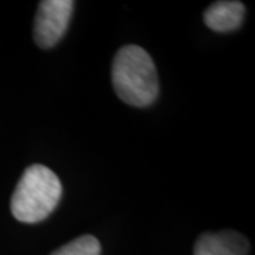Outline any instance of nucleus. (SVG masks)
<instances>
[{
  "instance_id": "f03ea898",
  "label": "nucleus",
  "mask_w": 255,
  "mask_h": 255,
  "mask_svg": "<svg viewBox=\"0 0 255 255\" xmlns=\"http://www.w3.org/2000/svg\"><path fill=\"white\" fill-rule=\"evenodd\" d=\"M61 194L58 176L44 164H31L21 174L11 196V214L21 223H40L54 211Z\"/></svg>"
},
{
  "instance_id": "f257e3e1",
  "label": "nucleus",
  "mask_w": 255,
  "mask_h": 255,
  "mask_svg": "<svg viewBox=\"0 0 255 255\" xmlns=\"http://www.w3.org/2000/svg\"><path fill=\"white\" fill-rule=\"evenodd\" d=\"M112 85L128 105L145 108L159 95L155 63L142 47L129 44L119 50L112 61Z\"/></svg>"
},
{
  "instance_id": "20e7f679",
  "label": "nucleus",
  "mask_w": 255,
  "mask_h": 255,
  "mask_svg": "<svg viewBox=\"0 0 255 255\" xmlns=\"http://www.w3.org/2000/svg\"><path fill=\"white\" fill-rule=\"evenodd\" d=\"M250 243L237 231L201 234L194 246V255H247Z\"/></svg>"
},
{
  "instance_id": "7ed1b4c3",
  "label": "nucleus",
  "mask_w": 255,
  "mask_h": 255,
  "mask_svg": "<svg viewBox=\"0 0 255 255\" xmlns=\"http://www.w3.org/2000/svg\"><path fill=\"white\" fill-rule=\"evenodd\" d=\"M71 0H43L38 6L33 37L40 48L54 47L65 34L73 16Z\"/></svg>"
},
{
  "instance_id": "39448f33",
  "label": "nucleus",
  "mask_w": 255,
  "mask_h": 255,
  "mask_svg": "<svg viewBox=\"0 0 255 255\" xmlns=\"http://www.w3.org/2000/svg\"><path fill=\"white\" fill-rule=\"evenodd\" d=\"M246 16V6L241 1H216L204 11V23L217 33L237 30Z\"/></svg>"
},
{
  "instance_id": "423d86ee",
  "label": "nucleus",
  "mask_w": 255,
  "mask_h": 255,
  "mask_svg": "<svg viewBox=\"0 0 255 255\" xmlns=\"http://www.w3.org/2000/svg\"><path fill=\"white\" fill-rule=\"evenodd\" d=\"M51 255H101V244L94 236L85 234L67 243Z\"/></svg>"
}]
</instances>
